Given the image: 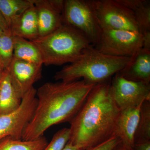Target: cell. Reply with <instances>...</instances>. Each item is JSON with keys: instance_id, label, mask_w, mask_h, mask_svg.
I'll return each instance as SVG.
<instances>
[{"instance_id": "cell-24", "label": "cell", "mask_w": 150, "mask_h": 150, "mask_svg": "<svg viewBox=\"0 0 150 150\" xmlns=\"http://www.w3.org/2000/svg\"><path fill=\"white\" fill-rule=\"evenodd\" d=\"M134 150H150V141L140 142L134 144Z\"/></svg>"}, {"instance_id": "cell-3", "label": "cell", "mask_w": 150, "mask_h": 150, "mask_svg": "<svg viewBox=\"0 0 150 150\" xmlns=\"http://www.w3.org/2000/svg\"><path fill=\"white\" fill-rule=\"evenodd\" d=\"M131 59L108 56L90 45L76 61L57 71L54 79L70 82L82 79L86 83L96 85L109 81L112 76L125 68Z\"/></svg>"}, {"instance_id": "cell-7", "label": "cell", "mask_w": 150, "mask_h": 150, "mask_svg": "<svg viewBox=\"0 0 150 150\" xmlns=\"http://www.w3.org/2000/svg\"><path fill=\"white\" fill-rule=\"evenodd\" d=\"M92 3L101 30L139 32L132 12L118 0H92Z\"/></svg>"}, {"instance_id": "cell-13", "label": "cell", "mask_w": 150, "mask_h": 150, "mask_svg": "<svg viewBox=\"0 0 150 150\" xmlns=\"http://www.w3.org/2000/svg\"><path fill=\"white\" fill-rule=\"evenodd\" d=\"M9 29L13 35L30 41L38 38L37 12L33 4L13 20Z\"/></svg>"}, {"instance_id": "cell-9", "label": "cell", "mask_w": 150, "mask_h": 150, "mask_svg": "<svg viewBox=\"0 0 150 150\" xmlns=\"http://www.w3.org/2000/svg\"><path fill=\"white\" fill-rule=\"evenodd\" d=\"M110 90L121 111L139 107L145 100H150V84L128 80L118 73L111 81Z\"/></svg>"}, {"instance_id": "cell-10", "label": "cell", "mask_w": 150, "mask_h": 150, "mask_svg": "<svg viewBox=\"0 0 150 150\" xmlns=\"http://www.w3.org/2000/svg\"><path fill=\"white\" fill-rule=\"evenodd\" d=\"M11 83L21 98L42 77V65L13 59L7 69Z\"/></svg>"}, {"instance_id": "cell-18", "label": "cell", "mask_w": 150, "mask_h": 150, "mask_svg": "<svg viewBox=\"0 0 150 150\" xmlns=\"http://www.w3.org/2000/svg\"><path fill=\"white\" fill-rule=\"evenodd\" d=\"M48 144L44 136L33 140L6 137L0 141V150H43Z\"/></svg>"}, {"instance_id": "cell-2", "label": "cell", "mask_w": 150, "mask_h": 150, "mask_svg": "<svg viewBox=\"0 0 150 150\" xmlns=\"http://www.w3.org/2000/svg\"><path fill=\"white\" fill-rule=\"evenodd\" d=\"M120 111L112 97L110 82L95 86L70 122L68 143L85 150L115 137Z\"/></svg>"}, {"instance_id": "cell-8", "label": "cell", "mask_w": 150, "mask_h": 150, "mask_svg": "<svg viewBox=\"0 0 150 150\" xmlns=\"http://www.w3.org/2000/svg\"><path fill=\"white\" fill-rule=\"evenodd\" d=\"M36 89L33 87L22 98L17 109L0 115V141L6 137L22 139L23 131L36 108Z\"/></svg>"}, {"instance_id": "cell-15", "label": "cell", "mask_w": 150, "mask_h": 150, "mask_svg": "<svg viewBox=\"0 0 150 150\" xmlns=\"http://www.w3.org/2000/svg\"><path fill=\"white\" fill-rule=\"evenodd\" d=\"M131 11L144 39L143 48H150V1L118 0Z\"/></svg>"}, {"instance_id": "cell-17", "label": "cell", "mask_w": 150, "mask_h": 150, "mask_svg": "<svg viewBox=\"0 0 150 150\" xmlns=\"http://www.w3.org/2000/svg\"><path fill=\"white\" fill-rule=\"evenodd\" d=\"M13 40V59L43 66L40 52L32 41L14 35Z\"/></svg>"}, {"instance_id": "cell-4", "label": "cell", "mask_w": 150, "mask_h": 150, "mask_svg": "<svg viewBox=\"0 0 150 150\" xmlns=\"http://www.w3.org/2000/svg\"><path fill=\"white\" fill-rule=\"evenodd\" d=\"M31 41L39 50L45 66L73 63L91 45L82 33L65 24L50 34Z\"/></svg>"}, {"instance_id": "cell-27", "label": "cell", "mask_w": 150, "mask_h": 150, "mask_svg": "<svg viewBox=\"0 0 150 150\" xmlns=\"http://www.w3.org/2000/svg\"><path fill=\"white\" fill-rule=\"evenodd\" d=\"M63 150H84L83 149L77 146H74L71 144L70 143H68L64 148Z\"/></svg>"}, {"instance_id": "cell-6", "label": "cell", "mask_w": 150, "mask_h": 150, "mask_svg": "<svg viewBox=\"0 0 150 150\" xmlns=\"http://www.w3.org/2000/svg\"><path fill=\"white\" fill-rule=\"evenodd\" d=\"M143 45V35L139 31L102 29L99 41L94 46L108 56L131 57Z\"/></svg>"}, {"instance_id": "cell-25", "label": "cell", "mask_w": 150, "mask_h": 150, "mask_svg": "<svg viewBox=\"0 0 150 150\" xmlns=\"http://www.w3.org/2000/svg\"><path fill=\"white\" fill-rule=\"evenodd\" d=\"M111 150H134L133 148L120 142L115 146Z\"/></svg>"}, {"instance_id": "cell-20", "label": "cell", "mask_w": 150, "mask_h": 150, "mask_svg": "<svg viewBox=\"0 0 150 150\" xmlns=\"http://www.w3.org/2000/svg\"><path fill=\"white\" fill-rule=\"evenodd\" d=\"M147 141H150V100H145L140 108L139 120L134 136V144Z\"/></svg>"}, {"instance_id": "cell-26", "label": "cell", "mask_w": 150, "mask_h": 150, "mask_svg": "<svg viewBox=\"0 0 150 150\" xmlns=\"http://www.w3.org/2000/svg\"><path fill=\"white\" fill-rule=\"evenodd\" d=\"M0 28L4 32L8 31L9 29L8 25L7 24L1 12H0Z\"/></svg>"}, {"instance_id": "cell-19", "label": "cell", "mask_w": 150, "mask_h": 150, "mask_svg": "<svg viewBox=\"0 0 150 150\" xmlns=\"http://www.w3.org/2000/svg\"><path fill=\"white\" fill-rule=\"evenodd\" d=\"M33 4V0H0V12L8 28L15 18Z\"/></svg>"}, {"instance_id": "cell-1", "label": "cell", "mask_w": 150, "mask_h": 150, "mask_svg": "<svg viewBox=\"0 0 150 150\" xmlns=\"http://www.w3.org/2000/svg\"><path fill=\"white\" fill-rule=\"evenodd\" d=\"M95 86L83 80L43 84L36 90L37 105L22 139H36L51 126L71 122Z\"/></svg>"}, {"instance_id": "cell-12", "label": "cell", "mask_w": 150, "mask_h": 150, "mask_svg": "<svg viewBox=\"0 0 150 150\" xmlns=\"http://www.w3.org/2000/svg\"><path fill=\"white\" fill-rule=\"evenodd\" d=\"M118 74L128 80L150 84V50L141 48Z\"/></svg>"}, {"instance_id": "cell-14", "label": "cell", "mask_w": 150, "mask_h": 150, "mask_svg": "<svg viewBox=\"0 0 150 150\" xmlns=\"http://www.w3.org/2000/svg\"><path fill=\"white\" fill-rule=\"evenodd\" d=\"M141 106L121 110L115 128V137L133 148L134 136L139 120Z\"/></svg>"}, {"instance_id": "cell-11", "label": "cell", "mask_w": 150, "mask_h": 150, "mask_svg": "<svg viewBox=\"0 0 150 150\" xmlns=\"http://www.w3.org/2000/svg\"><path fill=\"white\" fill-rule=\"evenodd\" d=\"M33 2L37 12L38 38L50 34L63 24L64 0H33Z\"/></svg>"}, {"instance_id": "cell-29", "label": "cell", "mask_w": 150, "mask_h": 150, "mask_svg": "<svg viewBox=\"0 0 150 150\" xmlns=\"http://www.w3.org/2000/svg\"><path fill=\"white\" fill-rule=\"evenodd\" d=\"M3 32H4V31H3L1 29V28H0V35H1L3 33Z\"/></svg>"}, {"instance_id": "cell-5", "label": "cell", "mask_w": 150, "mask_h": 150, "mask_svg": "<svg viewBox=\"0 0 150 150\" xmlns=\"http://www.w3.org/2000/svg\"><path fill=\"white\" fill-rule=\"evenodd\" d=\"M63 24L72 27L82 33L95 46L101 33L92 0H64L62 13Z\"/></svg>"}, {"instance_id": "cell-28", "label": "cell", "mask_w": 150, "mask_h": 150, "mask_svg": "<svg viewBox=\"0 0 150 150\" xmlns=\"http://www.w3.org/2000/svg\"><path fill=\"white\" fill-rule=\"evenodd\" d=\"M5 69H4L1 66H0V85H1V83L2 79L4 75V72Z\"/></svg>"}, {"instance_id": "cell-21", "label": "cell", "mask_w": 150, "mask_h": 150, "mask_svg": "<svg viewBox=\"0 0 150 150\" xmlns=\"http://www.w3.org/2000/svg\"><path fill=\"white\" fill-rule=\"evenodd\" d=\"M13 38L9 29L0 35V66L5 69L8 68L13 59Z\"/></svg>"}, {"instance_id": "cell-16", "label": "cell", "mask_w": 150, "mask_h": 150, "mask_svg": "<svg viewBox=\"0 0 150 150\" xmlns=\"http://www.w3.org/2000/svg\"><path fill=\"white\" fill-rule=\"evenodd\" d=\"M21 100L11 83L8 70L6 69L0 85V115L16 110Z\"/></svg>"}, {"instance_id": "cell-23", "label": "cell", "mask_w": 150, "mask_h": 150, "mask_svg": "<svg viewBox=\"0 0 150 150\" xmlns=\"http://www.w3.org/2000/svg\"><path fill=\"white\" fill-rule=\"evenodd\" d=\"M121 141L117 137H113L100 144L85 150H111Z\"/></svg>"}, {"instance_id": "cell-22", "label": "cell", "mask_w": 150, "mask_h": 150, "mask_svg": "<svg viewBox=\"0 0 150 150\" xmlns=\"http://www.w3.org/2000/svg\"><path fill=\"white\" fill-rule=\"evenodd\" d=\"M69 139V129L64 128L60 129L54 134L51 142L43 150H63Z\"/></svg>"}]
</instances>
